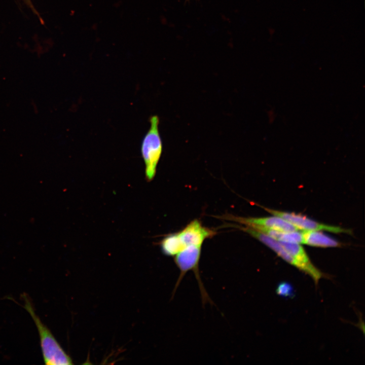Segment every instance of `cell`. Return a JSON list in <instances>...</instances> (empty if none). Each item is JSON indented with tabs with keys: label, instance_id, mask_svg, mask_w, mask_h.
<instances>
[{
	"label": "cell",
	"instance_id": "cell-8",
	"mask_svg": "<svg viewBox=\"0 0 365 365\" xmlns=\"http://www.w3.org/2000/svg\"><path fill=\"white\" fill-rule=\"evenodd\" d=\"M251 228L263 233L278 241L299 244L303 243L302 233L299 232L298 230L291 232H282L260 227Z\"/></svg>",
	"mask_w": 365,
	"mask_h": 365
},
{
	"label": "cell",
	"instance_id": "cell-2",
	"mask_svg": "<svg viewBox=\"0 0 365 365\" xmlns=\"http://www.w3.org/2000/svg\"><path fill=\"white\" fill-rule=\"evenodd\" d=\"M150 123V128L142 139L140 147L145 165V178L148 181H152L155 177L163 148L159 129V117L157 115L151 116Z\"/></svg>",
	"mask_w": 365,
	"mask_h": 365
},
{
	"label": "cell",
	"instance_id": "cell-3",
	"mask_svg": "<svg viewBox=\"0 0 365 365\" xmlns=\"http://www.w3.org/2000/svg\"><path fill=\"white\" fill-rule=\"evenodd\" d=\"M264 208L267 211L273 215L279 216L287 221L298 230L326 231L337 234H351L352 232L349 229H344L338 226L321 224L301 214Z\"/></svg>",
	"mask_w": 365,
	"mask_h": 365
},
{
	"label": "cell",
	"instance_id": "cell-10",
	"mask_svg": "<svg viewBox=\"0 0 365 365\" xmlns=\"http://www.w3.org/2000/svg\"><path fill=\"white\" fill-rule=\"evenodd\" d=\"M276 293L280 296L288 297L292 296L293 289L292 286L286 282L281 283L279 284L276 289Z\"/></svg>",
	"mask_w": 365,
	"mask_h": 365
},
{
	"label": "cell",
	"instance_id": "cell-5",
	"mask_svg": "<svg viewBox=\"0 0 365 365\" xmlns=\"http://www.w3.org/2000/svg\"><path fill=\"white\" fill-rule=\"evenodd\" d=\"M278 242L299 264V269L309 275L315 284H318L321 278L325 277V275L312 263L305 249L300 244Z\"/></svg>",
	"mask_w": 365,
	"mask_h": 365
},
{
	"label": "cell",
	"instance_id": "cell-1",
	"mask_svg": "<svg viewBox=\"0 0 365 365\" xmlns=\"http://www.w3.org/2000/svg\"><path fill=\"white\" fill-rule=\"evenodd\" d=\"M22 297L24 302L23 307L29 313L37 327L44 363L47 365L72 364L70 356L64 351L50 330L36 314L27 295L24 293Z\"/></svg>",
	"mask_w": 365,
	"mask_h": 365
},
{
	"label": "cell",
	"instance_id": "cell-7",
	"mask_svg": "<svg viewBox=\"0 0 365 365\" xmlns=\"http://www.w3.org/2000/svg\"><path fill=\"white\" fill-rule=\"evenodd\" d=\"M303 243L318 247H333L341 246V243L320 231H303Z\"/></svg>",
	"mask_w": 365,
	"mask_h": 365
},
{
	"label": "cell",
	"instance_id": "cell-6",
	"mask_svg": "<svg viewBox=\"0 0 365 365\" xmlns=\"http://www.w3.org/2000/svg\"><path fill=\"white\" fill-rule=\"evenodd\" d=\"M177 233L186 246L190 245L202 246L204 241L212 238L216 234V232L204 227L198 220L196 219Z\"/></svg>",
	"mask_w": 365,
	"mask_h": 365
},
{
	"label": "cell",
	"instance_id": "cell-4",
	"mask_svg": "<svg viewBox=\"0 0 365 365\" xmlns=\"http://www.w3.org/2000/svg\"><path fill=\"white\" fill-rule=\"evenodd\" d=\"M222 218L240 223L251 228L263 227L282 232L298 230L292 224L283 218L276 215L262 217H242L232 214L224 215Z\"/></svg>",
	"mask_w": 365,
	"mask_h": 365
},
{
	"label": "cell",
	"instance_id": "cell-9",
	"mask_svg": "<svg viewBox=\"0 0 365 365\" xmlns=\"http://www.w3.org/2000/svg\"><path fill=\"white\" fill-rule=\"evenodd\" d=\"M160 246L164 255L172 257L186 247L177 233L166 235L160 241Z\"/></svg>",
	"mask_w": 365,
	"mask_h": 365
},
{
	"label": "cell",
	"instance_id": "cell-11",
	"mask_svg": "<svg viewBox=\"0 0 365 365\" xmlns=\"http://www.w3.org/2000/svg\"><path fill=\"white\" fill-rule=\"evenodd\" d=\"M23 1L25 2V3L29 7V8L30 9H31L34 11V13H35L36 14H38L37 13H36V11H35L34 8L33 7V5L30 0H23Z\"/></svg>",
	"mask_w": 365,
	"mask_h": 365
}]
</instances>
